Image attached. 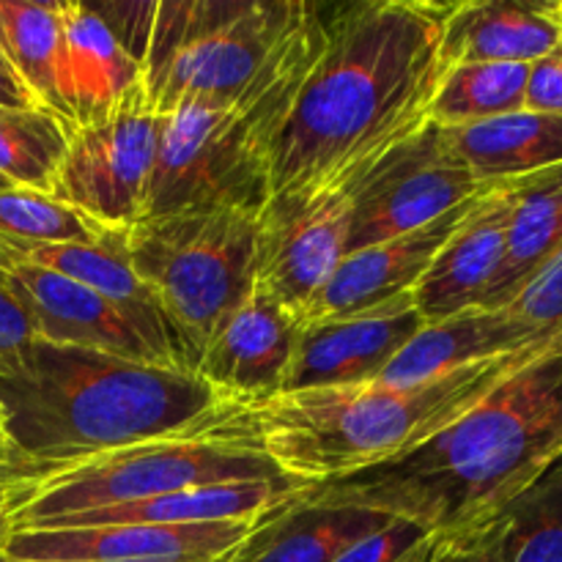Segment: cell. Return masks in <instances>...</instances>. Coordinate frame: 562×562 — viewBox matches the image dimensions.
<instances>
[{
    "label": "cell",
    "instance_id": "obj_1",
    "mask_svg": "<svg viewBox=\"0 0 562 562\" xmlns=\"http://www.w3.org/2000/svg\"><path fill=\"white\" fill-rule=\"evenodd\" d=\"M450 5L360 0L322 14V44L269 162V195L344 187L428 124Z\"/></svg>",
    "mask_w": 562,
    "mask_h": 562
},
{
    "label": "cell",
    "instance_id": "obj_2",
    "mask_svg": "<svg viewBox=\"0 0 562 562\" xmlns=\"http://www.w3.org/2000/svg\"><path fill=\"white\" fill-rule=\"evenodd\" d=\"M562 456V335L420 448L316 483L305 503L362 508L434 538L488 530Z\"/></svg>",
    "mask_w": 562,
    "mask_h": 562
},
{
    "label": "cell",
    "instance_id": "obj_3",
    "mask_svg": "<svg viewBox=\"0 0 562 562\" xmlns=\"http://www.w3.org/2000/svg\"><path fill=\"white\" fill-rule=\"evenodd\" d=\"M245 406L198 373L36 340L22 371L0 379V412L16 453L11 483L102 453L190 431Z\"/></svg>",
    "mask_w": 562,
    "mask_h": 562
},
{
    "label": "cell",
    "instance_id": "obj_4",
    "mask_svg": "<svg viewBox=\"0 0 562 562\" xmlns=\"http://www.w3.org/2000/svg\"><path fill=\"white\" fill-rule=\"evenodd\" d=\"M558 335L415 387H393L373 379L294 390L250 404L247 415L263 456L291 481L316 486L420 448Z\"/></svg>",
    "mask_w": 562,
    "mask_h": 562
},
{
    "label": "cell",
    "instance_id": "obj_5",
    "mask_svg": "<svg viewBox=\"0 0 562 562\" xmlns=\"http://www.w3.org/2000/svg\"><path fill=\"white\" fill-rule=\"evenodd\" d=\"M140 80L159 115L181 104H239L305 64L322 42L305 0L143 3Z\"/></svg>",
    "mask_w": 562,
    "mask_h": 562
},
{
    "label": "cell",
    "instance_id": "obj_6",
    "mask_svg": "<svg viewBox=\"0 0 562 562\" xmlns=\"http://www.w3.org/2000/svg\"><path fill=\"white\" fill-rule=\"evenodd\" d=\"M285 477L263 456L247 406L225 412L206 426L168 434L102 453L75 467L20 483L14 532L86 510L132 505L181 488Z\"/></svg>",
    "mask_w": 562,
    "mask_h": 562
},
{
    "label": "cell",
    "instance_id": "obj_7",
    "mask_svg": "<svg viewBox=\"0 0 562 562\" xmlns=\"http://www.w3.org/2000/svg\"><path fill=\"white\" fill-rule=\"evenodd\" d=\"M316 53L245 102L181 104L162 115L146 217L209 209L261 212L274 140Z\"/></svg>",
    "mask_w": 562,
    "mask_h": 562
},
{
    "label": "cell",
    "instance_id": "obj_8",
    "mask_svg": "<svg viewBox=\"0 0 562 562\" xmlns=\"http://www.w3.org/2000/svg\"><path fill=\"white\" fill-rule=\"evenodd\" d=\"M126 258L201 362L214 329L256 283V214L209 209L146 217L126 228Z\"/></svg>",
    "mask_w": 562,
    "mask_h": 562
},
{
    "label": "cell",
    "instance_id": "obj_9",
    "mask_svg": "<svg viewBox=\"0 0 562 562\" xmlns=\"http://www.w3.org/2000/svg\"><path fill=\"white\" fill-rule=\"evenodd\" d=\"M162 115L143 80L91 124L71 126L53 195L113 231L146 217Z\"/></svg>",
    "mask_w": 562,
    "mask_h": 562
},
{
    "label": "cell",
    "instance_id": "obj_10",
    "mask_svg": "<svg viewBox=\"0 0 562 562\" xmlns=\"http://www.w3.org/2000/svg\"><path fill=\"white\" fill-rule=\"evenodd\" d=\"M351 220L346 252L412 234L481 195V184L431 124L395 143L349 181Z\"/></svg>",
    "mask_w": 562,
    "mask_h": 562
},
{
    "label": "cell",
    "instance_id": "obj_11",
    "mask_svg": "<svg viewBox=\"0 0 562 562\" xmlns=\"http://www.w3.org/2000/svg\"><path fill=\"white\" fill-rule=\"evenodd\" d=\"M351 187L278 192L256 214V289L305 318L346 256Z\"/></svg>",
    "mask_w": 562,
    "mask_h": 562
},
{
    "label": "cell",
    "instance_id": "obj_12",
    "mask_svg": "<svg viewBox=\"0 0 562 562\" xmlns=\"http://www.w3.org/2000/svg\"><path fill=\"white\" fill-rule=\"evenodd\" d=\"M263 519V516H261ZM261 519L220 525H115L14 532L3 558L27 562H214Z\"/></svg>",
    "mask_w": 562,
    "mask_h": 562
},
{
    "label": "cell",
    "instance_id": "obj_13",
    "mask_svg": "<svg viewBox=\"0 0 562 562\" xmlns=\"http://www.w3.org/2000/svg\"><path fill=\"white\" fill-rule=\"evenodd\" d=\"M0 291L14 300L36 340L159 366L130 322L88 285L0 250Z\"/></svg>",
    "mask_w": 562,
    "mask_h": 562
},
{
    "label": "cell",
    "instance_id": "obj_14",
    "mask_svg": "<svg viewBox=\"0 0 562 562\" xmlns=\"http://www.w3.org/2000/svg\"><path fill=\"white\" fill-rule=\"evenodd\" d=\"M420 327L412 294L349 318L300 324L283 393L373 382Z\"/></svg>",
    "mask_w": 562,
    "mask_h": 562
},
{
    "label": "cell",
    "instance_id": "obj_15",
    "mask_svg": "<svg viewBox=\"0 0 562 562\" xmlns=\"http://www.w3.org/2000/svg\"><path fill=\"white\" fill-rule=\"evenodd\" d=\"M300 318L252 285L220 322L198 362V376L225 398L250 406L283 393L294 360Z\"/></svg>",
    "mask_w": 562,
    "mask_h": 562
},
{
    "label": "cell",
    "instance_id": "obj_16",
    "mask_svg": "<svg viewBox=\"0 0 562 562\" xmlns=\"http://www.w3.org/2000/svg\"><path fill=\"white\" fill-rule=\"evenodd\" d=\"M510 181H497L481 192L459 228L412 291L423 324H437L456 313L483 307L503 272L508 252Z\"/></svg>",
    "mask_w": 562,
    "mask_h": 562
},
{
    "label": "cell",
    "instance_id": "obj_17",
    "mask_svg": "<svg viewBox=\"0 0 562 562\" xmlns=\"http://www.w3.org/2000/svg\"><path fill=\"white\" fill-rule=\"evenodd\" d=\"M477 198L481 195L461 203L459 209L442 214L439 220L412 231V234L346 252L329 283L307 307L302 324L324 322V318H349L412 294Z\"/></svg>",
    "mask_w": 562,
    "mask_h": 562
},
{
    "label": "cell",
    "instance_id": "obj_18",
    "mask_svg": "<svg viewBox=\"0 0 562 562\" xmlns=\"http://www.w3.org/2000/svg\"><path fill=\"white\" fill-rule=\"evenodd\" d=\"M140 82V60L113 22L82 3H60L58 93L69 126L108 115Z\"/></svg>",
    "mask_w": 562,
    "mask_h": 562
},
{
    "label": "cell",
    "instance_id": "obj_19",
    "mask_svg": "<svg viewBox=\"0 0 562 562\" xmlns=\"http://www.w3.org/2000/svg\"><path fill=\"white\" fill-rule=\"evenodd\" d=\"M552 335L558 333L536 329L508 307H472L445 322L423 324L420 333L398 351V357L390 362L387 371L376 382L393 384V387H415V384L461 371L475 362L505 357Z\"/></svg>",
    "mask_w": 562,
    "mask_h": 562
},
{
    "label": "cell",
    "instance_id": "obj_20",
    "mask_svg": "<svg viewBox=\"0 0 562 562\" xmlns=\"http://www.w3.org/2000/svg\"><path fill=\"white\" fill-rule=\"evenodd\" d=\"M562 25L554 0H470L453 3L442 25V64H536L558 47Z\"/></svg>",
    "mask_w": 562,
    "mask_h": 562
},
{
    "label": "cell",
    "instance_id": "obj_21",
    "mask_svg": "<svg viewBox=\"0 0 562 562\" xmlns=\"http://www.w3.org/2000/svg\"><path fill=\"white\" fill-rule=\"evenodd\" d=\"M387 521L373 510L316 505L300 497L263 516L228 562H335Z\"/></svg>",
    "mask_w": 562,
    "mask_h": 562
},
{
    "label": "cell",
    "instance_id": "obj_22",
    "mask_svg": "<svg viewBox=\"0 0 562 562\" xmlns=\"http://www.w3.org/2000/svg\"><path fill=\"white\" fill-rule=\"evenodd\" d=\"M456 157L481 184L514 181L562 165L560 115L516 110L464 126H442Z\"/></svg>",
    "mask_w": 562,
    "mask_h": 562
},
{
    "label": "cell",
    "instance_id": "obj_23",
    "mask_svg": "<svg viewBox=\"0 0 562 562\" xmlns=\"http://www.w3.org/2000/svg\"><path fill=\"white\" fill-rule=\"evenodd\" d=\"M562 252V165L510 181L508 252L483 307H505Z\"/></svg>",
    "mask_w": 562,
    "mask_h": 562
},
{
    "label": "cell",
    "instance_id": "obj_24",
    "mask_svg": "<svg viewBox=\"0 0 562 562\" xmlns=\"http://www.w3.org/2000/svg\"><path fill=\"white\" fill-rule=\"evenodd\" d=\"M0 49L31 97L44 110L64 119L58 93L60 3L0 0Z\"/></svg>",
    "mask_w": 562,
    "mask_h": 562
},
{
    "label": "cell",
    "instance_id": "obj_25",
    "mask_svg": "<svg viewBox=\"0 0 562 562\" xmlns=\"http://www.w3.org/2000/svg\"><path fill=\"white\" fill-rule=\"evenodd\" d=\"M69 130L60 115L44 108L0 104V179L11 187L53 195L69 148Z\"/></svg>",
    "mask_w": 562,
    "mask_h": 562
},
{
    "label": "cell",
    "instance_id": "obj_26",
    "mask_svg": "<svg viewBox=\"0 0 562 562\" xmlns=\"http://www.w3.org/2000/svg\"><path fill=\"white\" fill-rule=\"evenodd\" d=\"M527 71V64L448 66L434 93L428 121L437 126H464L525 110Z\"/></svg>",
    "mask_w": 562,
    "mask_h": 562
},
{
    "label": "cell",
    "instance_id": "obj_27",
    "mask_svg": "<svg viewBox=\"0 0 562 562\" xmlns=\"http://www.w3.org/2000/svg\"><path fill=\"white\" fill-rule=\"evenodd\" d=\"M503 562H562V456L497 519Z\"/></svg>",
    "mask_w": 562,
    "mask_h": 562
},
{
    "label": "cell",
    "instance_id": "obj_28",
    "mask_svg": "<svg viewBox=\"0 0 562 562\" xmlns=\"http://www.w3.org/2000/svg\"><path fill=\"white\" fill-rule=\"evenodd\" d=\"M113 228L77 212L49 192L0 190V241L5 245H88Z\"/></svg>",
    "mask_w": 562,
    "mask_h": 562
},
{
    "label": "cell",
    "instance_id": "obj_29",
    "mask_svg": "<svg viewBox=\"0 0 562 562\" xmlns=\"http://www.w3.org/2000/svg\"><path fill=\"white\" fill-rule=\"evenodd\" d=\"M439 538L428 536L409 521L390 519L382 530L371 532L335 562H431Z\"/></svg>",
    "mask_w": 562,
    "mask_h": 562
},
{
    "label": "cell",
    "instance_id": "obj_30",
    "mask_svg": "<svg viewBox=\"0 0 562 562\" xmlns=\"http://www.w3.org/2000/svg\"><path fill=\"white\" fill-rule=\"evenodd\" d=\"M510 313L543 333L562 329V252L547 263L530 283L508 302Z\"/></svg>",
    "mask_w": 562,
    "mask_h": 562
},
{
    "label": "cell",
    "instance_id": "obj_31",
    "mask_svg": "<svg viewBox=\"0 0 562 562\" xmlns=\"http://www.w3.org/2000/svg\"><path fill=\"white\" fill-rule=\"evenodd\" d=\"M525 110L562 119V38L558 47L530 64L525 88Z\"/></svg>",
    "mask_w": 562,
    "mask_h": 562
},
{
    "label": "cell",
    "instance_id": "obj_32",
    "mask_svg": "<svg viewBox=\"0 0 562 562\" xmlns=\"http://www.w3.org/2000/svg\"><path fill=\"white\" fill-rule=\"evenodd\" d=\"M431 562H503L499 552V530L494 521L488 530L461 538H439Z\"/></svg>",
    "mask_w": 562,
    "mask_h": 562
},
{
    "label": "cell",
    "instance_id": "obj_33",
    "mask_svg": "<svg viewBox=\"0 0 562 562\" xmlns=\"http://www.w3.org/2000/svg\"><path fill=\"white\" fill-rule=\"evenodd\" d=\"M16 497H20V483L0 477V558L5 554V547H9L11 536H14Z\"/></svg>",
    "mask_w": 562,
    "mask_h": 562
},
{
    "label": "cell",
    "instance_id": "obj_34",
    "mask_svg": "<svg viewBox=\"0 0 562 562\" xmlns=\"http://www.w3.org/2000/svg\"><path fill=\"white\" fill-rule=\"evenodd\" d=\"M0 104L3 108H42L11 71L0 69Z\"/></svg>",
    "mask_w": 562,
    "mask_h": 562
},
{
    "label": "cell",
    "instance_id": "obj_35",
    "mask_svg": "<svg viewBox=\"0 0 562 562\" xmlns=\"http://www.w3.org/2000/svg\"><path fill=\"white\" fill-rule=\"evenodd\" d=\"M14 467H16L14 445H11L9 434H5L3 412H0V477H3V481H9L11 472H14Z\"/></svg>",
    "mask_w": 562,
    "mask_h": 562
},
{
    "label": "cell",
    "instance_id": "obj_36",
    "mask_svg": "<svg viewBox=\"0 0 562 562\" xmlns=\"http://www.w3.org/2000/svg\"><path fill=\"white\" fill-rule=\"evenodd\" d=\"M0 69L11 71V69H9V64H5V55H3V49H0ZM11 75H14V71H11Z\"/></svg>",
    "mask_w": 562,
    "mask_h": 562
},
{
    "label": "cell",
    "instance_id": "obj_37",
    "mask_svg": "<svg viewBox=\"0 0 562 562\" xmlns=\"http://www.w3.org/2000/svg\"><path fill=\"white\" fill-rule=\"evenodd\" d=\"M554 9H558V16H560V25H562V0H554Z\"/></svg>",
    "mask_w": 562,
    "mask_h": 562
},
{
    "label": "cell",
    "instance_id": "obj_38",
    "mask_svg": "<svg viewBox=\"0 0 562 562\" xmlns=\"http://www.w3.org/2000/svg\"><path fill=\"white\" fill-rule=\"evenodd\" d=\"M5 187H11V184L5 179H0V190H5Z\"/></svg>",
    "mask_w": 562,
    "mask_h": 562
},
{
    "label": "cell",
    "instance_id": "obj_39",
    "mask_svg": "<svg viewBox=\"0 0 562 562\" xmlns=\"http://www.w3.org/2000/svg\"><path fill=\"white\" fill-rule=\"evenodd\" d=\"M231 554H234V552H231ZM231 554H225V558H220V560H214V562H228Z\"/></svg>",
    "mask_w": 562,
    "mask_h": 562
},
{
    "label": "cell",
    "instance_id": "obj_40",
    "mask_svg": "<svg viewBox=\"0 0 562 562\" xmlns=\"http://www.w3.org/2000/svg\"><path fill=\"white\" fill-rule=\"evenodd\" d=\"M0 562H27V560H9V558H0Z\"/></svg>",
    "mask_w": 562,
    "mask_h": 562
}]
</instances>
